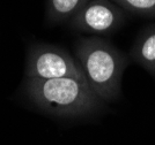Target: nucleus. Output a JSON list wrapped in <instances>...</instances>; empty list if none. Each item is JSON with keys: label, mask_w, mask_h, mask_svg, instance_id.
Segmentation results:
<instances>
[{"label": "nucleus", "mask_w": 155, "mask_h": 145, "mask_svg": "<svg viewBox=\"0 0 155 145\" xmlns=\"http://www.w3.org/2000/svg\"><path fill=\"white\" fill-rule=\"evenodd\" d=\"M89 0H48V20L61 23L71 20Z\"/></svg>", "instance_id": "nucleus-6"}, {"label": "nucleus", "mask_w": 155, "mask_h": 145, "mask_svg": "<svg viewBox=\"0 0 155 145\" xmlns=\"http://www.w3.org/2000/svg\"><path fill=\"white\" fill-rule=\"evenodd\" d=\"M25 90L36 107L56 116H86L97 112L103 101L86 77L27 78Z\"/></svg>", "instance_id": "nucleus-1"}, {"label": "nucleus", "mask_w": 155, "mask_h": 145, "mask_svg": "<svg viewBox=\"0 0 155 145\" xmlns=\"http://www.w3.org/2000/svg\"><path fill=\"white\" fill-rule=\"evenodd\" d=\"M75 55L87 82L102 100H116L120 96V82L127 58L108 42L96 37L80 38Z\"/></svg>", "instance_id": "nucleus-2"}, {"label": "nucleus", "mask_w": 155, "mask_h": 145, "mask_svg": "<svg viewBox=\"0 0 155 145\" xmlns=\"http://www.w3.org/2000/svg\"><path fill=\"white\" fill-rule=\"evenodd\" d=\"M112 1L130 13L155 17V0H112Z\"/></svg>", "instance_id": "nucleus-7"}, {"label": "nucleus", "mask_w": 155, "mask_h": 145, "mask_svg": "<svg viewBox=\"0 0 155 145\" xmlns=\"http://www.w3.org/2000/svg\"><path fill=\"white\" fill-rule=\"evenodd\" d=\"M125 13L112 0H89L71 19V28L80 32L107 35L123 25Z\"/></svg>", "instance_id": "nucleus-4"}, {"label": "nucleus", "mask_w": 155, "mask_h": 145, "mask_svg": "<svg viewBox=\"0 0 155 145\" xmlns=\"http://www.w3.org/2000/svg\"><path fill=\"white\" fill-rule=\"evenodd\" d=\"M130 57L150 75L155 76V25L140 32L132 46Z\"/></svg>", "instance_id": "nucleus-5"}, {"label": "nucleus", "mask_w": 155, "mask_h": 145, "mask_svg": "<svg viewBox=\"0 0 155 145\" xmlns=\"http://www.w3.org/2000/svg\"><path fill=\"white\" fill-rule=\"evenodd\" d=\"M26 77L49 80L86 76L80 63L63 47L51 44H35L28 51Z\"/></svg>", "instance_id": "nucleus-3"}]
</instances>
